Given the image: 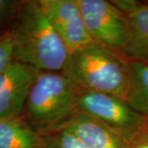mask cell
<instances>
[{"label":"cell","mask_w":148,"mask_h":148,"mask_svg":"<svg viewBox=\"0 0 148 148\" xmlns=\"http://www.w3.org/2000/svg\"><path fill=\"white\" fill-rule=\"evenodd\" d=\"M52 27L69 52L92 40L85 26L78 0H39Z\"/></svg>","instance_id":"8992f818"},{"label":"cell","mask_w":148,"mask_h":148,"mask_svg":"<svg viewBox=\"0 0 148 148\" xmlns=\"http://www.w3.org/2000/svg\"><path fill=\"white\" fill-rule=\"evenodd\" d=\"M0 148H44L43 136L33 130L21 115L1 119Z\"/></svg>","instance_id":"30bf717a"},{"label":"cell","mask_w":148,"mask_h":148,"mask_svg":"<svg viewBox=\"0 0 148 148\" xmlns=\"http://www.w3.org/2000/svg\"><path fill=\"white\" fill-rule=\"evenodd\" d=\"M9 30L15 60L40 72H63L70 52L48 20L39 0L22 1Z\"/></svg>","instance_id":"6da1fadb"},{"label":"cell","mask_w":148,"mask_h":148,"mask_svg":"<svg viewBox=\"0 0 148 148\" xmlns=\"http://www.w3.org/2000/svg\"><path fill=\"white\" fill-rule=\"evenodd\" d=\"M127 16L129 40L124 57L128 61L148 63V2L112 1Z\"/></svg>","instance_id":"9c48e42d"},{"label":"cell","mask_w":148,"mask_h":148,"mask_svg":"<svg viewBox=\"0 0 148 148\" xmlns=\"http://www.w3.org/2000/svg\"><path fill=\"white\" fill-rule=\"evenodd\" d=\"M40 71L13 60L0 73V119L22 114L27 97Z\"/></svg>","instance_id":"52a82bcc"},{"label":"cell","mask_w":148,"mask_h":148,"mask_svg":"<svg viewBox=\"0 0 148 148\" xmlns=\"http://www.w3.org/2000/svg\"><path fill=\"white\" fill-rule=\"evenodd\" d=\"M79 90L63 73L40 72L21 116L42 136L58 131L77 111Z\"/></svg>","instance_id":"3957f363"},{"label":"cell","mask_w":148,"mask_h":148,"mask_svg":"<svg viewBox=\"0 0 148 148\" xmlns=\"http://www.w3.org/2000/svg\"><path fill=\"white\" fill-rule=\"evenodd\" d=\"M44 148H86L71 133L58 130L43 136Z\"/></svg>","instance_id":"7c38bea8"},{"label":"cell","mask_w":148,"mask_h":148,"mask_svg":"<svg viewBox=\"0 0 148 148\" xmlns=\"http://www.w3.org/2000/svg\"><path fill=\"white\" fill-rule=\"evenodd\" d=\"M128 60L91 41L69 53L63 73L80 89L115 95L126 101Z\"/></svg>","instance_id":"7a4b0ae2"},{"label":"cell","mask_w":148,"mask_h":148,"mask_svg":"<svg viewBox=\"0 0 148 148\" xmlns=\"http://www.w3.org/2000/svg\"><path fill=\"white\" fill-rule=\"evenodd\" d=\"M126 148H148V129L140 132L127 142Z\"/></svg>","instance_id":"9a60e30c"},{"label":"cell","mask_w":148,"mask_h":148,"mask_svg":"<svg viewBox=\"0 0 148 148\" xmlns=\"http://www.w3.org/2000/svg\"><path fill=\"white\" fill-rule=\"evenodd\" d=\"M22 1L0 0V33L10 29L17 16Z\"/></svg>","instance_id":"4fadbf2b"},{"label":"cell","mask_w":148,"mask_h":148,"mask_svg":"<svg viewBox=\"0 0 148 148\" xmlns=\"http://www.w3.org/2000/svg\"><path fill=\"white\" fill-rule=\"evenodd\" d=\"M129 86L126 101L143 117L148 127V63L129 61Z\"/></svg>","instance_id":"8fae6325"},{"label":"cell","mask_w":148,"mask_h":148,"mask_svg":"<svg viewBox=\"0 0 148 148\" xmlns=\"http://www.w3.org/2000/svg\"><path fill=\"white\" fill-rule=\"evenodd\" d=\"M60 130H65L86 148H126L127 141L94 117L77 111Z\"/></svg>","instance_id":"ba28073f"},{"label":"cell","mask_w":148,"mask_h":148,"mask_svg":"<svg viewBox=\"0 0 148 148\" xmlns=\"http://www.w3.org/2000/svg\"><path fill=\"white\" fill-rule=\"evenodd\" d=\"M77 111L94 117L127 142L148 129L143 117L127 101L110 94L80 89Z\"/></svg>","instance_id":"277c9868"},{"label":"cell","mask_w":148,"mask_h":148,"mask_svg":"<svg viewBox=\"0 0 148 148\" xmlns=\"http://www.w3.org/2000/svg\"><path fill=\"white\" fill-rule=\"evenodd\" d=\"M78 3L91 40L124 57L129 40L127 16L112 1L78 0Z\"/></svg>","instance_id":"5b68a950"},{"label":"cell","mask_w":148,"mask_h":148,"mask_svg":"<svg viewBox=\"0 0 148 148\" xmlns=\"http://www.w3.org/2000/svg\"><path fill=\"white\" fill-rule=\"evenodd\" d=\"M14 60L13 44L10 30L0 33V73Z\"/></svg>","instance_id":"5bb4252c"}]
</instances>
